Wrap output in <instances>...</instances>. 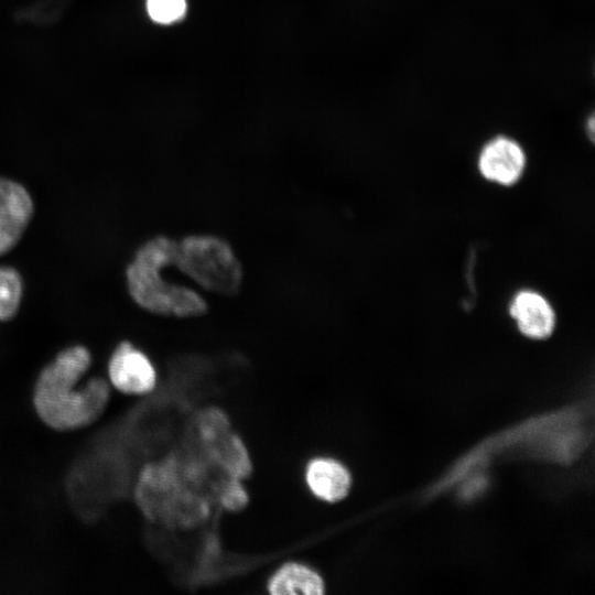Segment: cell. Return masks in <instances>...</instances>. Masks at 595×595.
I'll return each instance as SVG.
<instances>
[{"label": "cell", "instance_id": "obj_2", "mask_svg": "<svg viewBox=\"0 0 595 595\" xmlns=\"http://www.w3.org/2000/svg\"><path fill=\"white\" fill-rule=\"evenodd\" d=\"M177 241L158 236L141 245L126 269L129 295L143 310L174 317H194L207 311L206 301L192 288L170 282L163 274L174 266Z\"/></svg>", "mask_w": 595, "mask_h": 595}, {"label": "cell", "instance_id": "obj_1", "mask_svg": "<svg viewBox=\"0 0 595 595\" xmlns=\"http://www.w3.org/2000/svg\"><path fill=\"white\" fill-rule=\"evenodd\" d=\"M91 364L90 351L82 345L67 347L45 366L35 383L34 407L48 426L74 430L93 423L104 412L110 397L109 383L100 377L79 386Z\"/></svg>", "mask_w": 595, "mask_h": 595}, {"label": "cell", "instance_id": "obj_11", "mask_svg": "<svg viewBox=\"0 0 595 595\" xmlns=\"http://www.w3.org/2000/svg\"><path fill=\"white\" fill-rule=\"evenodd\" d=\"M186 0H145L148 17L158 24H173L186 13Z\"/></svg>", "mask_w": 595, "mask_h": 595}, {"label": "cell", "instance_id": "obj_6", "mask_svg": "<svg viewBox=\"0 0 595 595\" xmlns=\"http://www.w3.org/2000/svg\"><path fill=\"white\" fill-rule=\"evenodd\" d=\"M527 164L522 147L511 138L499 136L488 141L479 152L480 175L495 184L511 186L522 176Z\"/></svg>", "mask_w": 595, "mask_h": 595}, {"label": "cell", "instance_id": "obj_3", "mask_svg": "<svg viewBox=\"0 0 595 595\" xmlns=\"http://www.w3.org/2000/svg\"><path fill=\"white\" fill-rule=\"evenodd\" d=\"M201 288L220 295L238 292L242 269L227 241L191 235L177 241L174 266Z\"/></svg>", "mask_w": 595, "mask_h": 595}, {"label": "cell", "instance_id": "obj_8", "mask_svg": "<svg viewBox=\"0 0 595 595\" xmlns=\"http://www.w3.org/2000/svg\"><path fill=\"white\" fill-rule=\"evenodd\" d=\"M305 482L316 498L327 502H336L345 498L350 487V476L345 466L325 457L315 458L309 463Z\"/></svg>", "mask_w": 595, "mask_h": 595}, {"label": "cell", "instance_id": "obj_10", "mask_svg": "<svg viewBox=\"0 0 595 595\" xmlns=\"http://www.w3.org/2000/svg\"><path fill=\"white\" fill-rule=\"evenodd\" d=\"M23 295L20 272L13 267H0V322L12 320L19 312Z\"/></svg>", "mask_w": 595, "mask_h": 595}, {"label": "cell", "instance_id": "obj_9", "mask_svg": "<svg viewBox=\"0 0 595 595\" xmlns=\"http://www.w3.org/2000/svg\"><path fill=\"white\" fill-rule=\"evenodd\" d=\"M272 595H322L325 585L314 570L299 563H286L270 578L268 585Z\"/></svg>", "mask_w": 595, "mask_h": 595}, {"label": "cell", "instance_id": "obj_5", "mask_svg": "<svg viewBox=\"0 0 595 595\" xmlns=\"http://www.w3.org/2000/svg\"><path fill=\"white\" fill-rule=\"evenodd\" d=\"M110 383L119 391L140 394L155 386L156 374L150 359L129 342L120 343L108 364Z\"/></svg>", "mask_w": 595, "mask_h": 595}, {"label": "cell", "instance_id": "obj_7", "mask_svg": "<svg viewBox=\"0 0 595 595\" xmlns=\"http://www.w3.org/2000/svg\"><path fill=\"white\" fill-rule=\"evenodd\" d=\"M509 314L518 329L528 338H548L555 327V312L551 303L533 290H521L509 304Z\"/></svg>", "mask_w": 595, "mask_h": 595}, {"label": "cell", "instance_id": "obj_4", "mask_svg": "<svg viewBox=\"0 0 595 595\" xmlns=\"http://www.w3.org/2000/svg\"><path fill=\"white\" fill-rule=\"evenodd\" d=\"M33 213L29 191L19 182L0 176V257L19 244Z\"/></svg>", "mask_w": 595, "mask_h": 595}]
</instances>
